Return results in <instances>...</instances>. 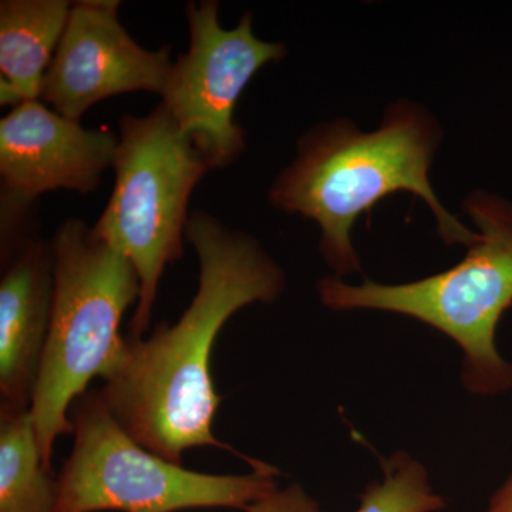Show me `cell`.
<instances>
[{
	"label": "cell",
	"instance_id": "8992f818",
	"mask_svg": "<svg viewBox=\"0 0 512 512\" xmlns=\"http://www.w3.org/2000/svg\"><path fill=\"white\" fill-rule=\"evenodd\" d=\"M72 453L59 476L56 512H177L192 508L247 511L278 490L268 464L252 473L187 470L138 443L99 392L76 402Z\"/></svg>",
	"mask_w": 512,
	"mask_h": 512
},
{
	"label": "cell",
	"instance_id": "8fae6325",
	"mask_svg": "<svg viewBox=\"0 0 512 512\" xmlns=\"http://www.w3.org/2000/svg\"><path fill=\"white\" fill-rule=\"evenodd\" d=\"M73 3L67 0L0 2V104L40 100Z\"/></svg>",
	"mask_w": 512,
	"mask_h": 512
},
{
	"label": "cell",
	"instance_id": "ba28073f",
	"mask_svg": "<svg viewBox=\"0 0 512 512\" xmlns=\"http://www.w3.org/2000/svg\"><path fill=\"white\" fill-rule=\"evenodd\" d=\"M117 0L74 2L40 99L80 121L94 104L133 92L163 93L173 60L170 47L138 45L119 19Z\"/></svg>",
	"mask_w": 512,
	"mask_h": 512
},
{
	"label": "cell",
	"instance_id": "7a4b0ae2",
	"mask_svg": "<svg viewBox=\"0 0 512 512\" xmlns=\"http://www.w3.org/2000/svg\"><path fill=\"white\" fill-rule=\"evenodd\" d=\"M439 143L436 121L409 101L387 111L372 133L348 120L320 124L299 141L298 156L272 184L269 202L319 225L320 251L339 275L360 269L352 242L357 218L394 192L419 195L436 217L441 238L470 247L480 235L441 205L430 184Z\"/></svg>",
	"mask_w": 512,
	"mask_h": 512
},
{
	"label": "cell",
	"instance_id": "30bf717a",
	"mask_svg": "<svg viewBox=\"0 0 512 512\" xmlns=\"http://www.w3.org/2000/svg\"><path fill=\"white\" fill-rule=\"evenodd\" d=\"M0 279V413L29 412L52 318L50 242L26 237L2 259Z\"/></svg>",
	"mask_w": 512,
	"mask_h": 512
},
{
	"label": "cell",
	"instance_id": "3957f363",
	"mask_svg": "<svg viewBox=\"0 0 512 512\" xmlns=\"http://www.w3.org/2000/svg\"><path fill=\"white\" fill-rule=\"evenodd\" d=\"M49 242L55 292L30 414L43 460L52 467L56 440L73 434L70 407L123 353L121 319L140 299V279L126 256L79 218L63 221Z\"/></svg>",
	"mask_w": 512,
	"mask_h": 512
},
{
	"label": "cell",
	"instance_id": "277c9868",
	"mask_svg": "<svg viewBox=\"0 0 512 512\" xmlns=\"http://www.w3.org/2000/svg\"><path fill=\"white\" fill-rule=\"evenodd\" d=\"M464 208L480 237L460 264L403 285L365 281L355 286L325 278L319 295L336 311L400 313L440 330L463 350L464 386L474 394L495 396L512 389V363L495 346V329L512 305V205L476 192Z\"/></svg>",
	"mask_w": 512,
	"mask_h": 512
},
{
	"label": "cell",
	"instance_id": "9a60e30c",
	"mask_svg": "<svg viewBox=\"0 0 512 512\" xmlns=\"http://www.w3.org/2000/svg\"><path fill=\"white\" fill-rule=\"evenodd\" d=\"M488 512H512V476L498 488L497 493L491 498Z\"/></svg>",
	"mask_w": 512,
	"mask_h": 512
},
{
	"label": "cell",
	"instance_id": "9c48e42d",
	"mask_svg": "<svg viewBox=\"0 0 512 512\" xmlns=\"http://www.w3.org/2000/svg\"><path fill=\"white\" fill-rule=\"evenodd\" d=\"M117 146L109 128H84L40 100L23 101L0 120L2 214L25 220L45 192L96 191Z\"/></svg>",
	"mask_w": 512,
	"mask_h": 512
},
{
	"label": "cell",
	"instance_id": "5b68a950",
	"mask_svg": "<svg viewBox=\"0 0 512 512\" xmlns=\"http://www.w3.org/2000/svg\"><path fill=\"white\" fill-rule=\"evenodd\" d=\"M117 136L113 191L92 229L137 271L140 299L130 338H143L161 276L183 256L192 192L211 170L161 103L146 116L121 117Z\"/></svg>",
	"mask_w": 512,
	"mask_h": 512
},
{
	"label": "cell",
	"instance_id": "5bb4252c",
	"mask_svg": "<svg viewBox=\"0 0 512 512\" xmlns=\"http://www.w3.org/2000/svg\"><path fill=\"white\" fill-rule=\"evenodd\" d=\"M245 512H319L318 504L302 485L278 488Z\"/></svg>",
	"mask_w": 512,
	"mask_h": 512
},
{
	"label": "cell",
	"instance_id": "52a82bcc",
	"mask_svg": "<svg viewBox=\"0 0 512 512\" xmlns=\"http://www.w3.org/2000/svg\"><path fill=\"white\" fill-rule=\"evenodd\" d=\"M218 13L217 0L187 3L190 46L173 63L160 94L210 170L227 168L244 153L245 131L235 121L239 97L262 67L286 55L282 43L255 36L251 13L231 29L221 25Z\"/></svg>",
	"mask_w": 512,
	"mask_h": 512
},
{
	"label": "cell",
	"instance_id": "4fadbf2b",
	"mask_svg": "<svg viewBox=\"0 0 512 512\" xmlns=\"http://www.w3.org/2000/svg\"><path fill=\"white\" fill-rule=\"evenodd\" d=\"M383 471V480L367 487L356 512H436L446 505L431 488L424 467L407 454L384 461Z\"/></svg>",
	"mask_w": 512,
	"mask_h": 512
},
{
	"label": "cell",
	"instance_id": "7c38bea8",
	"mask_svg": "<svg viewBox=\"0 0 512 512\" xmlns=\"http://www.w3.org/2000/svg\"><path fill=\"white\" fill-rule=\"evenodd\" d=\"M59 477L43 460L32 414L0 413V512H56Z\"/></svg>",
	"mask_w": 512,
	"mask_h": 512
},
{
	"label": "cell",
	"instance_id": "6da1fadb",
	"mask_svg": "<svg viewBox=\"0 0 512 512\" xmlns=\"http://www.w3.org/2000/svg\"><path fill=\"white\" fill-rule=\"evenodd\" d=\"M185 238L200 268L190 305L174 325L161 323L148 338H127L97 390L138 443L177 464L191 448L232 451L214 434L221 404L211 370L215 340L235 313L275 302L285 288L284 272L259 242L214 215L191 212Z\"/></svg>",
	"mask_w": 512,
	"mask_h": 512
}]
</instances>
